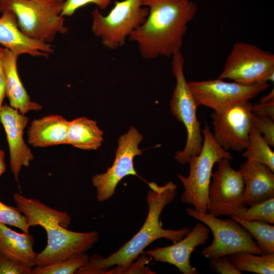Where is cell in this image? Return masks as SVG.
I'll return each instance as SVG.
<instances>
[{
  "label": "cell",
  "instance_id": "cell-26",
  "mask_svg": "<svg viewBox=\"0 0 274 274\" xmlns=\"http://www.w3.org/2000/svg\"><path fill=\"white\" fill-rule=\"evenodd\" d=\"M249 221H260L274 224V197L247 208L238 217Z\"/></svg>",
  "mask_w": 274,
  "mask_h": 274
},
{
  "label": "cell",
  "instance_id": "cell-36",
  "mask_svg": "<svg viewBox=\"0 0 274 274\" xmlns=\"http://www.w3.org/2000/svg\"><path fill=\"white\" fill-rule=\"evenodd\" d=\"M58 1L61 2V3H64L66 0H57Z\"/></svg>",
  "mask_w": 274,
  "mask_h": 274
},
{
  "label": "cell",
  "instance_id": "cell-28",
  "mask_svg": "<svg viewBox=\"0 0 274 274\" xmlns=\"http://www.w3.org/2000/svg\"><path fill=\"white\" fill-rule=\"evenodd\" d=\"M253 125L260 132L271 146L274 147V120L265 116L255 115L252 116Z\"/></svg>",
  "mask_w": 274,
  "mask_h": 274
},
{
  "label": "cell",
  "instance_id": "cell-16",
  "mask_svg": "<svg viewBox=\"0 0 274 274\" xmlns=\"http://www.w3.org/2000/svg\"><path fill=\"white\" fill-rule=\"evenodd\" d=\"M0 44L18 56L28 54L33 56L47 57L53 52L50 44L32 40L19 29L16 17L10 10L1 12Z\"/></svg>",
  "mask_w": 274,
  "mask_h": 274
},
{
  "label": "cell",
  "instance_id": "cell-20",
  "mask_svg": "<svg viewBox=\"0 0 274 274\" xmlns=\"http://www.w3.org/2000/svg\"><path fill=\"white\" fill-rule=\"evenodd\" d=\"M34 239L29 232L18 233L0 223V255L19 264L33 268L36 266L37 254Z\"/></svg>",
  "mask_w": 274,
  "mask_h": 274
},
{
  "label": "cell",
  "instance_id": "cell-15",
  "mask_svg": "<svg viewBox=\"0 0 274 274\" xmlns=\"http://www.w3.org/2000/svg\"><path fill=\"white\" fill-rule=\"evenodd\" d=\"M209 228L203 223H197L181 239L173 245L148 250L146 254L156 261L175 266L183 274H198L190 263V256L199 246L206 244L209 238Z\"/></svg>",
  "mask_w": 274,
  "mask_h": 274
},
{
  "label": "cell",
  "instance_id": "cell-10",
  "mask_svg": "<svg viewBox=\"0 0 274 274\" xmlns=\"http://www.w3.org/2000/svg\"><path fill=\"white\" fill-rule=\"evenodd\" d=\"M274 73V55L257 46L242 42L234 44L219 79L252 85L267 82Z\"/></svg>",
  "mask_w": 274,
  "mask_h": 274
},
{
  "label": "cell",
  "instance_id": "cell-1",
  "mask_svg": "<svg viewBox=\"0 0 274 274\" xmlns=\"http://www.w3.org/2000/svg\"><path fill=\"white\" fill-rule=\"evenodd\" d=\"M146 200L148 205L147 218L139 231L114 253L107 257L94 254L78 269L77 274L128 273L129 265L142 254L154 241L164 238L174 243L183 238L191 229L188 227L179 229H165L160 216L164 208L174 199L177 186L170 181L163 186L155 182L148 183Z\"/></svg>",
  "mask_w": 274,
  "mask_h": 274
},
{
  "label": "cell",
  "instance_id": "cell-5",
  "mask_svg": "<svg viewBox=\"0 0 274 274\" xmlns=\"http://www.w3.org/2000/svg\"><path fill=\"white\" fill-rule=\"evenodd\" d=\"M202 131V147L199 154L192 157L188 163V176L178 174V177L184 189L181 201L192 206L197 211L207 213L213 168L222 158L231 160L233 157L229 152L224 150L216 142L207 122Z\"/></svg>",
  "mask_w": 274,
  "mask_h": 274
},
{
  "label": "cell",
  "instance_id": "cell-30",
  "mask_svg": "<svg viewBox=\"0 0 274 274\" xmlns=\"http://www.w3.org/2000/svg\"><path fill=\"white\" fill-rule=\"evenodd\" d=\"M209 260L210 268L214 272L220 274L242 273L234 267L229 259L228 255Z\"/></svg>",
  "mask_w": 274,
  "mask_h": 274
},
{
  "label": "cell",
  "instance_id": "cell-21",
  "mask_svg": "<svg viewBox=\"0 0 274 274\" xmlns=\"http://www.w3.org/2000/svg\"><path fill=\"white\" fill-rule=\"evenodd\" d=\"M103 132L97 122L85 117L69 121L67 144L82 150H97L103 142Z\"/></svg>",
  "mask_w": 274,
  "mask_h": 274
},
{
  "label": "cell",
  "instance_id": "cell-31",
  "mask_svg": "<svg viewBox=\"0 0 274 274\" xmlns=\"http://www.w3.org/2000/svg\"><path fill=\"white\" fill-rule=\"evenodd\" d=\"M33 268L26 267L0 255V274H32Z\"/></svg>",
  "mask_w": 274,
  "mask_h": 274
},
{
  "label": "cell",
  "instance_id": "cell-33",
  "mask_svg": "<svg viewBox=\"0 0 274 274\" xmlns=\"http://www.w3.org/2000/svg\"><path fill=\"white\" fill-rule=\"evenodd\" d=\"M4 48L0 47V111L6 96V81L3 65Z\"/></svg>",
  "mask_w": 274,
  "mask_h": 274
},
{
  "label": "cell",
  "instance_id": "cell-23",
  "mask_svg": "<svg viewBox=\"0 0 274 274\" xmlns=\"http://www.w3.org/2000/svg\"><path fill=\"white\" fill-rule=\"evenodd\" d=\"M260 132L252 125L249 135V144L243 156L253 159L266 165L274 172V152Z\"/></svg>",
  "mask_w": 274,
  "mask_h": 274
},
{
  "label": "cell",
  "instance_id": "cell-8",
  "mask_svg": "<svg viewBox=\"0 0 274 274\" xmlns=\"http://www.w3.org/2000/svg\"><path fill=\"white\" fill-rule=\"evenodd\" d=\"M188 215L204 224L213 235L212 244L201 254L209 259L238 252L263 254L251 233L234 219H221L208 213L187 208Z\"/></svg>",
  "mask_w": 274,
  "mask_h": 274
},
{
  "label": "cell",
  "instance_id": "cell-35",
  "mask_svg": "<svg viewBox=\"0 0 274 274\" xmlns=\"http://www.w3.org/2000/svg\"><path fill=\"white\" fill-rule=\"evenodd\" d=\"M273 100H274L273 89H272V90L267 95L264 96V97H262L261 98L260 102H266Z\"/></svg>",
  "mask_w": 274,
  "mask_h": 274
},
{
  "label": "cell",
  "instance_id": "cell-24",
  "mask_svg": "<svg viewBox=\"0 0 274 274\" xmlns=\"http://www.w3.org/2000/svg\"><path fill=\"white\" fill-rule=\"evenodd\" d=\"M244 226L256 241L263 254L274 253V226L260 221H249L236 217H230Z\"/></svg>",
  "mask_w": 274,
  "mask_h": 274
},
{
  "label": "cell",
  "instance_id": "cell-11",
  "mask_svg": "<svg viewBox=\"0 0 274 274\" xmlns=\"http://www.w3.org/2000/svg\"><path fill=\"white\" fill-rule=\"evenodd\" d=\"M188 84L197 106L210 108L215 112L249 101L270 86L267 82L245 85L219 78L192 81Z\"/></svg>",
  "mask_w": 274,
  "mask_h": 274
},
{
  "label": "cell",
  "instance_id": "cell-7",
  "mask_svg": "<svg viewBox=\"0 0 274 274\" xmlns=\"http://www.w3.org/2000/svg\"><path fill=\"white\" fill-rule=\"evenodd\" d=\"M143 0L116 1L108 14L102 15L96 8L91 12V29L111 50L123 46L130 35L146 20L148 9Z\"/></svg>",
  "mask_w": 274,
  "mask_h": 274
},
{
  "label": "cell",
  "instance_id": "cell-34",
  "mask_svg": "<svg viewBox=\"0 0 274 274\" xmlns=\"http://www.w3.org/2000/svg\"><path fill=\"white\" fill-rule=\"evenodd\" d=\"M6 165L5 162V153L0 147V176L5 172Z\"/></svg>",
  "mask_w": 274,
  "mask_h": 274
},
{
  "label": "cell",
  "instance_id": "cell-17",
  "mask_svg": "<svg viewBox=\"0 0 274 274\" xmlns=\"http://www.w3.org/2000/svg\"><path fill=\"white\" fill-rule=\"evenodd\" d=\"M245 183L244 199L251 206L274 197V172L253 159H247L239 168Z\"/></svg>",
  "mask_w": 274,
  "mask_h": 274
},
{
  "label": "cell",
  "instance_id": "cell-9",
  "mask_svg": "<svg viewBox=\"0 0 274 274\" xmlns=\"http://www.w3.org/2000/svg\"><path fill=\"white\" fill-rule=\"evenodd\" d=\"M230 160L222 158L212 175L208 193V213L215 217H238L247 207L244 199L245 183Z\"/></svg>",
  "mask_w": 274,
  "mask_h": 274
},
{
  "label": "cell",
  "instance_id": "cell-27",
  "mask_svg": "<svg viewBox=\"0 0 274 274\" xmlns=\"http://www.w3.org/2000/svg\"><path fill=\"white\" fill-rule=\"evenodd\" d=\"M0 223L18 228L23 232H28L30 226L26 217L17 209L0 201Z\"/></svg>",
  "mask_w": 274,
  "mask_h": 274
},
{
  "label": "cell",
  "instance_id": "cell-25",
  "mask_svg": "<svg viewBox=\"0 0 274 274\" xmlns=\"http://www.w3.org/2000/svg\"><path fill=\"white\" fill-rule=\"evenodd\" d=\"M86 253L79 254L68 259L57 261L33 268L32 274H73L88 261Z\"/></svg>",
  "mask_w": 274,
  "mask_h": 274
},
{
  "label": "cell",
  "instance_id": "cell-18",
  "mask_svg": "<svg viewBox=\"0 0 274 274\" xmlns=\"http://www.w3.org/2000/svg\"><path fill=\"white\" fill-rule=\"evenodd\" d=\"M69 121L59 115H51L32 120L27 130L28 143L43 148L67 144Z\"/></svg>",
  "mask_w": 274,
  "mask_h": 274
},
{
  "label": "cell",
  "instance_id": "cell-4",
  "mask_svg": "<svg viewBox=\"0 0 274 274\" xmlns=\"http://www.w3.org/2000/svg\"><path fill=\"white\" fill-rule=\"evenodd\" d=\"M57 0H0V13L10 10L21 31L28 38L50 44L58 33L68 31Z\"/></svg>",
  "mask_w": 274,
  "mask_h": 274
},
{
  "label": "cell",
  "instance_id": "cell-6",
  "mask_svg": "<svg viewBox=\"0 0 274 274\" xmlns=\"http://www.w3.org/2000/svg\"><path fill=\"white\" fill-rule=\"evenodd\" d=\"M184 59L181 51L172 56V68L176 83L169 101L170 111L185 127L187 140L185 146L178 151L174 158L180 164L188 163L200 153L203 144L201 122L196 114L198 107L184 73Z\"/></svg>",
  "mask_w": 274,
  "mask_h": 274
},
{
  "label": "cell",
  "instance_id": "cell-2",
  "mask_svg": "<svg viewBox=\"0 0 274 274\" xmlns=\"http://www.w3.org/2000/svg\"><path fill=\"white\" fill-rule=\"evenodd\" d=\"M148 9L145 22L129 36L141 56L151 60L181 51L188 24L197 7L192 0H143Z\"/></svg>",
  "mask_w": 274,
  "mask_h": 274
},
{
  "label": "cell",
  "instance_id": "cell-29",
  "mask_svg": "<svg viewBox=\"0 0 274 274\" xmlns=\"http://www.w3.org/2000/svg\"><path fill=\"white\" fill-rule=\"evenodd\" d=\"M112 0H66L63 4L61 15L71 16L79 9L89 4H93L99 10L106 9Z\"/></svg>",
  "mask_w": 274,
  "mask_h": 274
},
{
  "label": "cell",
  "instance_id": "cell-14",
  "mask_svg": "<svg viewBox=\"0 0 274 274\" xmlns=\"http://www.w3.org/2000/svg\"><path fill=\"white\" fill-rule=\"evenodd\" d=\"M29 118L7 104L3 105L0 111V122L6 132L10 154L11 170L19 184V176L22 166L28 167L34 156L25 144L24 130Z\"/></svg>",
  "mask_w": 274,
  "mask_h": 274
},
{
  "label": "cell",
  "instance_id": "cell-22",
  "mask_svg": "<svg viewBox=\"0 0 274 274\" xmlns=\"http://www.w3.org/2000/svg\"><path fill=\"white\" fill-rule=\"evenodd\" d=\"M228 257L234 267L240 272L274 273V253L260 255L238 252L229 255Z\"/></svg>",
  "mask_w": 274,
  "mask_h": 274
},
{
  "label": "cell",
  "instance_id": "cell-32",
  "mask_svg": "<svg viewBox=\"0 0 274 274\" xmlns=\"http://www.w3.org/2000/svg\"><path fill=\"white\" fill-rule=\"evenodd\" d=\"M252 112L255 115L268 116L274 120V100L252 105Z\"/></svg>",
  "mask_w": 274,
  "mask_h": 274
},
{
  "label": "cell",
  "instance_id": "cell-13",
  "mask_svg": "<svg viewBox=\"0 0 274 274\" xmlns=\"http://www.w3.org/2000/svg\"><path fill=\"white\" fill-rule=\"evenodd\" d=\"M252 105L246 101L211 114L216 142L224 150L242 152L249 144Z\"/></svg>",
  "mask_w": 274,
  "mask_h": 274
},
{
  "label": "cell",
  "instance_id": "cell-12",
  "mask_svg": "<svg viewBox=\"0 0 274 274\" xmlns=\"http://www.w3.org/2000/svg\"><path fill=\"white\" fill-rule=\"evenodd\" d=\"M143 138L142 134L133 126L119 138L112 165L106 172L96 174L91 179L98 201L104 202L112 197L118 183L125 177L138 176L133 160L135 156L142 154L143 150L139 149V145Z\"/></svg>",
  "mask_w": 274,
  "mask_h": 274
},
{
  "label": "cell",
  "instance_id": "cell-3",
  "mask_svg": "<svg viewBox=\"0 0 274 274\" xmlns=\"http://www.w3.org/2000/svg\"><path fill=\"white\" fill-rule=\"evenodd\" d=\"M17 209L26 217L29 226L42 227L47 235L45 249L37 253L36 266L43 265L85 253L98 240L95 231L76 232L67 229L71 217L66 212L51 208L39 199L19 193L13 195Z\"/></svg>",
  "mask_w": 274,
  "mask_h": 274
},
{
  "label": "cell",
  "instance_id": "cell-19",
  "mask_svg": "<svg viewBox=\"0 0 274 274\" xmlns=\"http://www.w3.org/2000/svg\"><path fill=\"white\" fill-rule=\"evenodd\" d=\"M19 56L7 48H4L3 65L6 76V96L10 106L25 114L31 111L42 109L38 103L32 101L19 78L17 67Z\"/></svg>",
  "mask_w": 274,
  "mask_h": 274
},
{
  "label": "cell",
  "instance_id": "cell-37",
  "mask_svg": "<svg viewBox=\"0 0 274 274\" xmlns=\"http://www.w3.org/2000/svg\"><path fill=\"white\" fill-rule=\"evenodd\" d=\"M0 128H1V127H0Z\"/></svg>",
  "mask_w": 274,
  "mask_h": 274
}]
</instances>
